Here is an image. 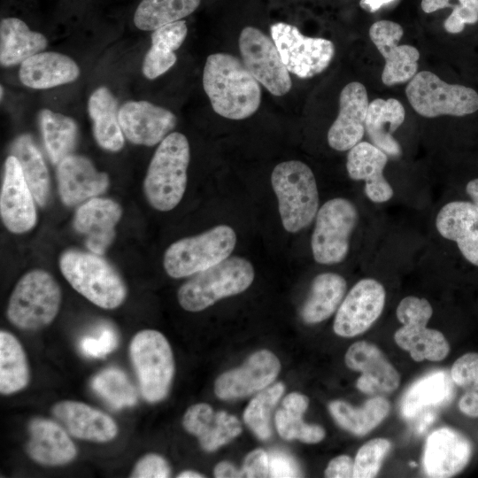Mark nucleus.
<instances>
[{"label":"nucleus","instance_id":"obj_60","mask_svg":"<svg viewBox=\"0 0 478 478\" xmlns=\"http://www.w3.org/2000/svg\"><path fill=\"white\" fill-rule=\"evenodd\" d=\"M1 99L3 98V96H4V88L1 86Z\"/></svg>","mask_w":478,"mask_h":478},{"label":"nucleus","instance_id":"obj_16","mask_svg":"<svg viewBox=\"0 0 478 478\" xmlns=\"http://www.w3.org/2000/svg\"><path fill=\"white\" fill-rule=\"evenodd\" d=\"M34 200L19 160L13 155L9 156L4 163L0 214L10 232L22 234L35 226L37 215Z\"/></svg>","mask_w":478,"mask_h":478},{"label":"nucleus","instance_id":"obj_38","mask_svg":"<svg viewBox=\"0 0 478 478\" xmlns=\"http://www.w3.org/2000/svg\"><path fill=\"white\" fill-rule=\"evenodd\" d=\"M44 146L50 161L58 165L71 155L78 138L76 122L61 113L43 109L39 114Z\"/></svg>","mask_w":478,"mask_h":478},{"label":"nucleus","instance_id":"obj_59","mask_svg":"<svg viewBox=\"0 0 478 478\" xmlns=\"http://www.w3.org/2000/svg\"><path fill=\"white\" fill-rule=\"evenodd\" d=\"M473 389L478 391V380H477L476 382L474 384Z\"/></svg>","mask_w":478,"mask_h":478},{"label":"nucleus","instance_id":"obj_25","mask_svg":"<svg viewBox=\"0 0 478 478\" xmlns=\"http://www.w3.org/2000/svg\"><path fill=\"white\" fill-rule=\"evenodd\" d=\"M57 181L60 198L68 206L93 198L109 186L107 173L97 171L89 158L74 154L58 165Z\"/></svg>","mask_w":478,"mask_h":478},{"label":"nucleus","instance_id":"obj_36","mask_svg":"<svg viewBox=\"0 0 478 478\" xmlns=\"http://www.w3.org/2000/svg\"><path fill=\"white\" fill-rule=\"evenodd\" d=\"M12 155L19 160L25 180L35 201L41 206L50 197V176L42 153L29 135L17 137L11 147Z\"/></svg>","mask_w":478,"mask_h":478},{"label":"nucleus","instance_id":"obj_18","mask_svg":"<svg viewBox=\"0 0 478 478\" xmlns=\"http://www.w3.org/2000/svg\"><path fill=\"white\" fill-rule=\"evenodd\" d=\"M471 454L472 444L463 434L448 427L439 428L427 437L423 471L428 477H451L465 468Z\"/></svg>","mask_w":478,"mask_h":478},{"label":"nucleus","instance_id":"obj_23","mask_svg":"<svg viewBox=\"0 0 478 478\" xmlns=\"http://www.w3.org/2000/svg\"><path fill=\"white\" fill-rule=\"evenodd\" d=\"M121 215L122 209L115 201L93 197L78 208L73 227L84 235L90 252L103 255L115 239V227Z\"/></svg>","mask_w":478,"mask_h":478},{"label":"nucleus","instance_id":"obj_30","mask_svg":"<svg viewBox=\"0 0 478 478\" xmlns=\"http://www.w3.org/2000/svg\"><path fill=\"white\" fill-rule=\"evenodd\" d=\"M454 382L444 370L433 371L412 383L400 403L401 415L414 420L424 411L448 405L454 397Z\"/></svg>","mask_w":478,"mask_h":478},{"label":"nucleus","instance_id":"obj_10","mask_svg":"<svg viewBox=\"0 0 478 478\" xmlns=\"http://www.w3.org/2000/svg\"><path fill=\"white\" fill-rule=\"evenodd\" d=\"M358 220V209L351 200L335 197L326 201L318 210L311 237L314 260L320 265L343 261Z\"/></svg>","mask_w":478,"mask_h":478},{"label":"nucleus","instance_id":"obj_27","mask_svg":"<svg viewBox=\"0 0 478 478\" xmlns=\"http://www.w3.org/2000/svg\"><path fill=\"white\" fill-rule=\"evenodd\" d=\"M182 426L196 436L206 451H213L239 436L242 426L237 418L226 412H214L205 403L191 405L185 412Z\"/></svg>","mask_w":478,"mask_h":478},{"label":"nucleus","instance_id":"obj_5","mask_svg":"<svg viewBox=\"0 0 478 478\" xmlns=\"http://www.w3.org/2000/svg\"><path fill=\"white\" fill-rule=\"evenodd\" d=\"M254 279L251 263L242 257H228L193 274L178 290L180 305L189 312H200L221 298L246 290Z\"/></svg>","mask_w":478,"mask_h":478},{"label":"nucleus","instance_id":"obj_12","mask_svg":"<svg viewBox=\"0 0 478 478\" xmlns=\"http://www.w3.org/2000/svg\"><path fill=\"white\" fill-rule=\"evenodd\" d=\"M270 32L284 66L299 78L322 73L332 61L335 46L328 39L305 36L297 27L284 22L273 24Z\"/></svg>","mask_w":478,"mask_h":478},{"label":"nucleus","instance_id":"obj_49","mask_svg":"<svg viewBox=\"0 0 478 478\" xmlns=\"http://www.w3.org/2000/svg\"><path fill=\"white\" fill-rule=\"evenodd\" d=\"M188 34V27L184 20H178L166 24L155 29L151 35V42H164L174 50L184 42Z\"/></svg>","mask_w":478,"mask_h":478},{"label":"nucleus","instance_id":"obj_11","mask_svg":"<svg viewBox=\"0 0 478 478\" xmlns=\"http://www.w3.org/2000/svg\"><path fill=\"white\" fill-rule=\"evenodd\" d=\"M432 314L430 303L415 296L404 297L396 310L402 327L395 332L394 340L418 362L441 361L450 352V344L443 333L427 327Z\"/></svg>","mask_w":478,"mask_h":478},{"label":"nucleus","instance_id":"obj_51","mask_svg":"<svg viewBox=\"0 0 478 478\" xmlns=\"http://www.w3.org/2000/svg\"><path fill=\"white\" fill-rule=\"evenodd\" d=\"M242 472L243 477L269 476L268 454L261 449L250 452L244 459Z\"/></svg>","mask_w":478,"mask_h":478},{"label":"nucleus","instance_id":"obj_17","mask_svg":"<svg viewBox=\"0 0 478 478\" xmlns=\"http://www.w3.org/2000/svg\"><path fill=\"white\" fill-rule=\"evenodd\" d=\"M346 366L361 373L357 388L361 392L380 396L395 391L400 384V374L374 344L356 342L350 346L344 357Z\"/></svg>","mask_w":478,"mask_h":478},{"label":"nucleus","instance_id":"obj_45","mask_svg":"<svg viewBox=\"0 0 478 478\" xmlns=\"http://www.w3.org/2000/svg\"><path fill=\"white\" fill-rule=\"evenodd\" d=\"M174 51L164 50L151 45L145 55L143 64V73L150 80L156 79L168 71L176 62Z\"/></svg>","mask_w":478,"mask_h":478},{"label":"nucleus","instance_id":"obj_61","mask_svg":"<svg viewBox=\"0 0 478 478\" xmlns=\"http://www.w3.org/2000/svg\"><path fill=\"white\" fill-rule=\"evenodd\" d=\"M411 465L412 466H416V464L414 462H412Z\"/></svg>","mask_w":478,"mask_h":478},{"label":"nucleus","instance_id":"obj_53","mask_svg":"<svg viewBox=\"0 0 478 478\" xmlns=\"http://www.w3.org/2000/svg\"><path fill=\"white\" fill-rule=\"evenodd\" d=\"M459 408L461 412L468 417H478V393L468 391L464 394L459 402Z\"/></svg>","mask_w":478,"mask_h":478},{"label":"nucleus","instance_id":"obj_28","mask_svg":"<svg viewBox=\"0 0 478 478\" xmlns=\"http://www.w3.org/2000/svg\"><path fill=\"white\" fill-rule=\"evenodd\" d=\"M26 451L34 461L49 466L71 462L77 455L75 444L66 431L47 419H35L28 425Z\"/></svg>","mask_w":478,"mask_h":478},{"label":"nucleus","instance_id":"obj_2","mask_svg":"<svg viewBox=\"0 0 478 478\" xmlns=\"http://www.w3.org/2000/svg\"><path fill=\"white\" fill-rule=\"evenodd\" d=\"M189 158L184 135L173 132L160 142L143 182L146 199L153 208L167 212L180 203L186 190Z\"/></svg>","mask_w":478,"mask_h":478},{"label":"nucleus","instance_id":"obj_13","mask_svg":"<svg viewBox=\"0 0 478 478\" xmlns=\"http://www.w3.org/2000/svg\"><path fill=\"white\" fill-rule=\"evenodd\" d=\"M238 43L243 63L272 95L280 96L290 90L289 72L272 38L254 27H245Z\"/></svg>","mask_w":478,"mask_h":478},{"label":"nucleus","instance_id":"obj_29","mask_svg":"<svg viewBox=\"0 0 478 478\" xmlns=\"http://www.w3.org/2000/svg\"><path fill=\"white\" fill-rule=\"evenodd\" d=\"M80 75L77 64L61 53L39 52L23 61L19 77L27 87L35 89H50L75 81Z\"/></svg>","mask_w":478,"mask_h":478},{"label":"nucleus","instance_id":"obj_21","mask_svg":"<svg viewBox=\"0 0 478 478\" xmlns=\"http://www.w3.org/2000/svg\"><path fill=\"white\" fill-rule=\"evenodd\" d=\"M368 105L367 92L362 83L351 81L342 89L338 115L328 132V143L332 149L346 151L361 142Z\"/></svg>","mask_w":478,"mask_h":478},{"label":"nucleus","instance_id":"obj_48","mask_svg":"<svg viewBox=\"0 0 478 478\" xmlns=\"http://www.w3.org/2000/svg\"><path fill=\"white\" fill-rule=\"evenodd\" d=\"M171 474L167 461L158 454L150 453L141 458L135 465L130 477L166 478Z\"/></svg>","mask_w":478,"mask_h":478},{"label":"nucleus","instance_id":"obj_43","mask_svg":"<svg viewBox=\"0 0 478 478\" xmlns=\"http://www.w3.org/2000/svg\"><path fill=\"white\" fill-rule=\"evenodd\" d=\"M443 8H452L443 23L450 34H459L466 25L478 22V0H421V9L426 13Z\"/></svg>","mask_w":478,"mask_h":478},{"label":"nucleus","instance_id":"obj_4","mask_svg":"<svg viewBox=\"0 0 478 478\" xmlns=\"http://www.w3.org/2000/svg\"><path fill=\"white\" fill-rule=\"evenodd\" d=\"M271 183L278 200L284 229L297 233L308 227L319 210V191L312 169L299 160L278 164L273 170Z\"/></svg>","mask_w":478,"mask_h":478},{"label":"nucleus","instance_id":"obj_58","mask_svg":"<svg viewBox=\"0 0 478 478\" xmlns=\"http://www.w3.org/2000/svg\"><path fill=\"white\" fill-rule=\"evenodd\" d=\"M178 478H202L204 477L203 474L194 472V471H183L179 475H177Z\"/></svg>","mask_w":478,"mask_h":478},{"label":"nucleus","instance_id":"obj_54","mask_svg":"<svg viewBox=\"0 0 478 478\" xmlns=\"http://www.w3.org/2000/svg\"><path fill=\"white\" fill-rule=\"evenodd\" d=\"M214 476L217 478L243 477L241 470H237L231 463L223 461L214 468Z\"/></svg>","mask_w":478,"mask_h":478},{"label":"nucleus","instance_id":"obj_55","mask_svg":"<svg viewBox=\"0 0 478 478\" xmlns=\"http://www.w3.org/2000/svg\"><path fill=\"white\" fill-rule=\"evenodd\" d=\"M433 411L432 409L424 411L416 417L419 418L418 423L416 422V431L418 433H423L436 420V414Z\"/></svg>","mask_w":478,"mask_h":478},{"label":"nucleus","instance_id":"obj_9","mask_svg":"<svg viewBox=\"0 0 478 478\" xmlns=\"http://www.w3.org/2000/svg\"><path fill=\"white\" fill-rule=\"evenodd\" d=\"M406 97L420 115L463 117L478 111V93L461 84H450L428 71L417 73L405 89Z\"/></svg>","mask_w":478,"mask_h":478},{"label":"nucleus","instance_id":"obj_34","mask_svg":"<svg viewBox=\"0 0 478 478\" xmlns=\"http://www.w3.org/2000/svg\"><path fill=\"white\" fill-rule=\"evenodd\" d=\"M346 289L347 282L338 274L322 273L315 276L301 311L303 320L316 324L329 318L341 305Z\"/></svg>","mask_w":478,"mask_h":478},{"label":"nucleus","instance_id":"obj_3","mask_svg":"<svg viewBox=\"0 0 478 478\" xmlns=\"http://www.w3.org/2000/svg\"><path fill=\"white\" fill-rule=\"evenodd\" d=\"M59 268L77 292L101 308L115 309L126 299L123 279L101 255L67 250L60 256Z\"/></svg>","mask_w":478,"mask_h":478},{"label":"nucleus","instance_id":"obj_6","mask_svg":"<svg viewBox=\"0 0 478 478\" xmlns=\"http://www.w3.org/2000/svg\"><path fill=\"white\" fill-rule=\"evenodd\" d=\"M61 304V289L46 271L32 270L15 285L7 306L8 320L24 330H37L50 324Z\"/></svg>","mask_w":478,"mask_h":478},{"label":"nucleus","instance_id":"obj_57","mask_svg":"<svg viewBox=\"0 0 478 478\" xmlns=\"http://www.w3.org/2000/svg\"><path fill=\"white\" fill-rule=\"evenodd\" d=\"M466 192L471 201L478 205V178L472 179L466 183Z\"/></svg>","mask_w":478,"mask_h":478},{"label":"nucleus","instance_id":"obj_8","mask_svg":"<svg viewBox=\"0 0 478 478\" xmlns=\"http://www.w3.org/2000/svg\"><path fill=\"white\" fill-rule=\"evenodd\" d=\"M129 354L143 398L150 403L164 399L174 374L172 349L164 335L153 329L137 332Z\"/></svg>","mask_w":478,"mask_h":478},{"label":"nucleus","instance_id":"obj_7","mask_svg":"<svg viewBox=\"0 0 478 478\" xmlns=\"http://www.w3.org/2000/svg\"><path fill=\"white\" fill-rule=\"evenodd\" d=\"M235 244V230L219 225L172 243L164 255V268L173 278L191 276L230 257Z\"/></svg>","mask_w":478,"mask_h":478},{"label":"nucleus","instance_id":"obj_24","mask_svg":"<svg viewBox=\"0 0 478 478\" xmlns=\"http://www.w3.org/2000/svg\"><path fill=\"white\" fill-rule=\"evenodd\" d=\"M388 155L372 143L359 142L348 150L346 170L351 179L364 181L366 197L374 204L389 202L394 189L384 176Z\"/></svg>","mask_w":478,"mask_h":478},{"label":"nucleus","instance_id":"obj_50","mask_svg":"<svg viewBox=\"0 0 478 478\" xmlns=\"http://www.w3.org/2000/svg\"><path fill=\"white\" fill-rule=\"evenodd\" d=\"M270 477H298L300 469L295 459L281 451H273L268 454Z\"/></svg>","mask_w":478,"mask_h":478},{"label":"nucleus","instance_id":"obj_1","mask_svg":"<svg viewBox=\"0 0 478 478\" xmlns=\"http://www.w3.org/2000/svg\"><path fill=\"white\" fill-rule=\"evenodd\" d=\"M204 89L213 111L230 120H243L260 105L261 89L243 63L227 53L208 56L203 73Z\"/></svg>","mask_w":478,"mask_h":478},{"label":"nucleus","instance_id":"obj_19","mask_svg":"<svg viewBox=\"0 0 478 478\" xmlns=\"http://www.w3.org/2000/svg\"><path fill=\"white\" fill-rule=\"evenodd\" d=\"M281 364L269 351H258L240 367L222 374L214 385L218 397L225 400L249 396L268 386L278 375Z\"/></svg>","mask_w":478,"mask_h":478},{"label":"nucleus","instance_id":"obj_39","mask_svg":"<svg viewBox=\"0 0 478 478\" xmlns=\"http://www.w3.org/2000/svg\"><path fill=\"white\" fill-rule=\"evenodd\" d=\"M29 367L19 341L11 333L0 332V392L10 395L23 389L29 382Z\"/></svg>","mask_w":478,"mask_h":478},{"label":"nucleus","instance_id":"obj_26","mask_svg":"<svg viewBox=\"0 0 478 478\" xmlns=\"http://www.w3.org/2000/svg\"><path fill=\"white\" fill-rule=\"evenodd\" d=\"M52 413L70 435L81 440L104 443L118 434L111 416L82 402L60 401L53 406Z\"/></svg>","mask_w":478,"mask_h":478},{"label":"nucleus","instance_id":"obj_52","mask_svg":"<svg viewBox=\"0 0 478 478\" xmlns=\"http://www.w3.org/2000/svg\"><path fill=\"white\" fill-rule=\"evenodd\" d=\"M354 460L348 455H340L330 460L325 476L329 478L353 477Z\"/></svg>","mask_w":478,"mask_h":478},{"label":"nucleus","instance_id":"obj_15","mask_svg":"<svg viewBox=\"0 0 478 478\" xmlns=\"http://www.w3.org/2000/svg\"><path fill=\"white\" fill-rule=\"evenodd\" d=\"M404 35L403 27L391 20L374 22L369 36L385 60L382 81L386 86L405 83L417 73L419 50L407 44L399 45Z\"/></svg>","mask_w":478,"mask_h":478},{"label":"nucleus","instance_id":"obj_46","mask_svg":"<svg viewBox=\"0 0 478 478\" xmlns=\"http://www.w3.org/2000/svg\"><path fill=\"white\" fill-rule=\"evenodd\" d=\"M451 377L454 384L473 389L478 380V353L468 352L459 357L451 366Z\"/></svg>","mask_w":478,"mask_h":478},{"label":"nucleus","instance_id":"obj_40","mask_svg":"<svg viewBox=\"0 0 478 478\" xmlns=\"http://www.w3.org/2000/svg\"><path fill=\"white\" fill-rule=\"evenodd\" d=\"M201 0H143L137 6L134 23L144 31L155 29L190 15Z\"/></svg>","mask_w":478,"mask_h":478},{"label":"nucleus","instance_id":"obj_22","mask_svg":"<svg viewBox=\"0 0 478 478\" xmlns=\"http://www.w3.org/2000/svg\"><path fill=\"white\" fill-rule=\"evenodd\" d=\"M435 227L440 236L456 244L468 263L478 266V205L465 200L447 202L436 215Z\"/></svg>","mask_w":478,"mask_h":478},{"label":"nucleus","instance_id":"obj_32","mask_svg":"<svg viewBox=\"0 0 478 478\" xmlns=\"http://www.w3.org/2000/svg\"><path fill=\"white\" fill-rule=\"evenodd\" d=\"M47 46V39L29 29L21 19L4 18L0 22V63L3 66L21 64Z\"/></svg>","mask_w":478,"mask_h":478},{"label":"nucleus","instance_id":"obj_33","mask_svg":"<svg viewBox=\"0 0 478 478\" xmlns=\"http://www.w3.org/2000/svg\"><path fill=\"white\" fill-rule=\"evenodd\" d=\"M89 114L97 144L110 151H119L124 145V135L119 121L118 103L105 87L96 89L89 99Z\"/></svg>","mask_w":478,"mask_h":478},{"label":"nucleus","instance_id":"obj_56","mask_svg":"<svg viewBox=\"0 0 478 478\" xmlns=\"http://www.w3.org/2000/svg\"><path fill=\"white\" fill-rule=\"evenodd\" d=\"M393 1L394 0H360L359 5L366 11L374 12L382 6Z\"/></svg>","mask_w":478,"mask_h":478},{"label":"nucleus","instance_id":"obj_35","mask_svg":"<svg viewBox=\"0 0 478 478\" xmlns=\"http://www.w3.org/2000/svg\"><path fill=\"white\" fill-rule=\"evenodd\" d=\"M328 409L330 414L343 429L363 436L376 428L389 414V402L382 396H375L365 402L362 407H353L350 404L332 401Z\"/></svg>","mask_w":478,"mask_h":478},{"label":"nucleus","instance_id":"obj_31","mask_svg":"<svg viewBox=\"0 0 478 478\" xmlns=\"http://www.w3.org/2000/svg\"><path fill=\"white\" fill-rule=\"evenodd\" d=\"M405 108L395 98H376L369 103L366 133L371 143L390 157H399L402 149L393 134L404 123Z\"/></svg>","mask_w":478,"mask_h":478},{"label":"nucleus","instance_id":"obj_42","mask_svg":"<svg viewBox=\"0 0 478 478\" xmlns=\"http://www.w3.org/2000/svg\"><path fill=\"white\" fill-rule=\"evenodd\" d=\"M283 392L284 385L281 382L262 390L251 400L243 412L245 423L261 440L271 436V412Z\"/></svg>","mask_w":478,"mask_h":478},{"label":"nucleus","instance_id":"obj_14","mask_svg":"<svg viewBox=\"0 0 478 478\" xmlns=\"http://www.w3.org/2000/svg\"><path fill=\"white\" fill-rule=\"evenodd\" d=\"M386 301L384 286L374 278L359 280L339 305L333 328L342 337L366 332L381 316Z\"/></svg>","mask_w":478,"mask_h":478},{"label":"nucleus","instance_id":"obj_37","mask_svg":"<svg viewBox=\"0 0 478 478\" xmlns=\"http://www.w3.org/2000/svg\"><path fill=\"white\" fill-rule=\"evenodd\" d=\"M307 397L297 392L289 394L283 400V407L275 414V425L279 435L286 439H297L306 443H317L325 437V430L319 425L303 421V414L308 407Z\"/></svg>","mask_w":478,"mask_h":478},{"label":"nucleus","instance_id":"obj_47","mask_svg":"<svg viewBox=\"0 0 478 478\" xmlns=\"http://www.w3.org/2000/svg\"><path fill=\"white\" fill-rule=\"evenodd\" d=\"M118 344V337L111 328H104L97 336H86L81 341V350L88 357L103 358Z\"/></svg>","mask_w":478,"mask_h":478},{"label":"nucleus","instance_id":"obj_41","mask_svg":"<svg viewBox=\"0 0 478 478\" xmlns=\"http://www.w3.org/2000/svg\"><path fill=\"white\" fill-rule=\"evenodd\" d=\"M93 389L114 409L135 405L137 391L121 370L107 368L97 374L91 382Z\"/></svg>","mask_w":478,"mask_h":478},{"label":"nucleus","instance_id":"obj_44","mask_svg":"<svg viewBox=\"0 0 478 478\" xmlns=\"http://www.w3.org/2000/svg\"><path fill=\"white\" fill-rule=\"evenodd\" d=\"M390 448L391 443L386 438H374L363 444L354 459L353 477L376 476Z\"/></svg>","mask_w":478,"mask_h":478},{"label":"nucleus","instance_id":"obj_20","mask_svg":"<svg viewBox=\"0 0 478 478\" xmlns=\"http://www.w3.org/2000/svg\"><path fill=\"white\" fill-rule=\"evenodd\" d=\"M118 117L126 138L139 145H156L176 126L172 112L147 101L126 102Z\"/></svg>","mask_w":478,"mask_h":478}]
</instances>
